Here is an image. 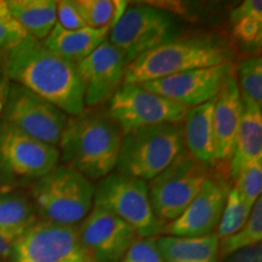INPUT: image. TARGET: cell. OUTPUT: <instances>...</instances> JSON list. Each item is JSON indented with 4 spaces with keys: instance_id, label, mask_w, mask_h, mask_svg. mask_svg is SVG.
Listing matches in <instances>:
<instances>
[{
    "instance_id": "cell-7",
    "label": "cell",
    "mask_w": 262,
    "mask_h": 262,
    "mask_svg": "<svg viewBox=\"0 0 262 262\" xmlns=\"http://www.w3.org/2000/svg\"><path fill=\"white\" fill-rule=\"evenodd\" d=\"M94 205L122 219L141 238L162 234L163 225L153 212L148 183L143 180L117 171L111 172L95 186Z\"/></svg>"
},
{
    "instance_id": "cell-29",
    "label": "cell",
    "mask_w": 262,
    "mask_h": 262,
    "mask_svg": "<svg viewBox=\"0 0 262 262\" xmlns=\"http://www.w3.org/2000/svg\"><path fill=\"white\" fill-rule=\"evenodd\" d=\"M27 33L12 17L5 0H0V54L14 49L27 37Z\"/></svg>"
},
{
    "instance_id": "cell-3",
    "label": "cell",
    "mask_w": 262,
    "mask_h": 262,
    "mask_svg": "<svg viewBox=\"0 0 262 262\" xmlns=\"http://www.w3.org/2000/svg\"><path fill=\"white\" fill-rule=\"evenodd\" d=\"M228 44L214 34L186 35L153 49L126 66L124 83L142 84L198 68L227 64Z\"/></svg>"
},
{
    "instance_id": "cell-30",
    "label": "cell",
    "mask_w": 262,
    "mask_h": 262,
    "mask_svg": "<svg viewBox=\"0 0 262 262\" xmlns=\"http://www.w3.org/2000/svg\"><path fill=\"white\" fill-rule=\"evenodd\" d=\"M120 262H165L156 244V237H139Z\"/></svg>"
},
{
    "instance_id": "cell-4",
    "label": "cell",
    "mask_w": 262,
    "mask_h": 262,
    "mask_svg": "<svg viewBox=\"0 0 262 262\" xmlns=\"http://www.w3.org/2000/svg\"><path fill=\"white\" fill-rule=\"evenodd\" d=\"M186 150L182 123H163L123 135L117 172L150 181Z\"/></svg>"
},
{
    "instance_id": "cell-13",
    "label": "cell",
    "mask_w": 262,
    "mask_h": 262,
    "mask_svg": "<svg viewBox=\"0 0 262 262\" xmlns=\"http://www.w3.org/2000/svg\"><path fill=\"white\" fill-rule=\"evenodd\" d=\"M77 229L93 262H120L139 238L129 224L95 205Z\"/></svg>"
},
{
    "instance_id": "cell-8",
    "label": "cell",
    "mask_w": 262,
    "mask_h": 262,
    "mask_svg": "<svg viewBox=\"0 0 262 262\" xmlns=\"http://www.w3.org/2000/svg\"><path fill=\"white\" fill-rule=\"evenodd\" d=\"M60 163L57 147L47 145L9 125L0 123V185L34 183Z\"/></svg>"
},
{
    "instance_id": "cell-27",
    "label": "cell",
    "mask_w": 262,
    "mask_h": 262,
    "mask_svg": "<svg viewBox=\"0 0 262 262\" xmlns=\"http://www.w3.org/2000/svg\"><path fill=\"white\" fill-rule=\"evenodd\" d=\"M86 27H112L116 22V2L111 0H74Z\"/></svg>"
},
{
    "instance_id": "cell-12",
    "label": "cell",
    "mask_w": 262,
    "mask_h": 262,
    "mask_svg": "<svg viewBox=\"0 0 262 262\" xmlns=\"http://www.w3.org/2000/svg\"><path fill=\"white\" fill-rule=\"evenodd\" d=\"M11 262H93L75 226L37 221L16 239Z\"/></svg>"
},
{
    "instance_id": "cell-35",
    "label": "cell",
    "mask_w": 262,
    "mask_h": 262,
    "mask_svg": "<svg viewBox=\"0 0 262 262\" xmlns=\"http://www.w3.org/2000/svg\"><path fill=\"white\" fill-rule=\"evenodd\" d=\"M17 238V235L15 234L0 232V258H2V260H10L12 253V248H14V244Z\"/></svg>"
},
{
    "instance_id": "cell-28",
    "label": "cell",
    "mask_w": 262,
    "mask_h": 262,
    "mask_svg": "<svg viewBox=\"0 0 262 262\" xmlns=\"http://www.w3.org/2000/svg\"><path fill=\"white\" fill-rule=\"evenodd\" d=\"M234 181L233 188L248 205L253 206L262 192V162L249 165Z\"/></svg>"
},
{
    "instance_id": "cell-24",
    "label": "cell",
    "mask_w": 262,
    "mask_h": 262,
    "mask_svg": "<svg viewBox=\"0 0 262 262\" xmlns=\"http://www.w3.org/2000/svg\"><path fill=\"white\" fill-rule=\"evenodd\" d=\"M262 242V198L257 199L253 205L250 216L243 227L234 234L220 241V258L228 256L234 251L245 249Z\"/></svg>"
},
{
    "instance_id": "cell-9",
    "label": "cell",
    "mask_w": 262,
    "mask_h": 262,
    "mask_svg": "<svg viewBox=\"0 0 262 262\" xmlns=\"http://www.w3.org/2000/svg\"><path fill=\"white\" fill-rule=\"evenodd\" d=\"M208 178L205 166L185 150L164 171L150 180L149 201L163 228L186 210Z\"/></svg>"
},
{
    "instance_id": "cell-20",
    "label": "cell",
    "mask_w": 262,
    "mask_h": 262,
    "mask_svg": "<svg viewBox=\"0 0 262 262\" xmlns=\"http://www.w3.org/2000/svg\"><path fill=\"white\" fill-rule=\"evenodd\" d=\"M110 29L111 27H85L77 31H67L56 24L50 34L41 42L58 56L77 64L107 40Z\"/></svg>"
},
{
    "instance_id": "cell-6",
    "label": "cell",
    "mask_w": 262,
    "mask_h": 262,
    "mask_svg": "<svg viewBox=\"0 0 262 262\" xmlns=\"http://www.w3.org/2000/svg\"><path fill=\"white\" fill-rule=\"evenodd\" d=\"M183 25L178 16L152 5L126 6L110 29L108 41L129 64L141 55L183 37Z\"/></svg>"
},
{
    "instance_id": "cell-21",
    "label": "cell",
    "mask_w": 262,
    "mask_h": 262,
    "mask_svg": "<svg viewBox=\"0 0 262 262\" xmlns=\"http://www.w3.org/2000/svg\"><path fill=\"white\" fill-rule=\"evenodd\" d=\"M156 244L165 262H221L216 233L196 238L162 234Z\"/></svg>"
},
{
    "instance_id": "cell-34",
    "label": "cell",
    "mask_w": 262,
    "mask_h": 262,
    "mask_svg": "<svg viewBox=\"0 0 262 262\" xmlns=\"http://www.w3.org/2000/svg\"><path fill=\"white\" fill-rule=\"evenodd\" d=\"M221 262H262V245L256 244L229 254Z\"/></svg>"
},
{
    "instance_id": "cell-25",
    "label": "cell",
    "mask_w": 262,
    "mask_h": 262,
    "mask_svg": "<svg viewBox=\"0 0 262 262\" xmlns=\"http://www.w3.org/2000/svg\"><path fill=\"white\" fill-rule=\"evenodd\" d=\"M238 89L242 102L262 110V61L260 56L248 57L238 67Z\"/></svg>"
},
{
    "instance_id": "cell-26",
    "label": "cell",
    "mask_w": 262,
    "mask_h": 262,
    "mask_svg": "<svg viewBox=\"0 0 262 262\" xmlns=\"http://www.w3.org/2000/svg\"><path fill=\"white\" fill-rule=\"evenodd\" d=\"M253 206L248 205L241 195L238 194L234 188L228 192L227 198H226L225 208L222 211L220 222H219L217 229H216V235L219 241L234 234L239 229L243 227L245 222L248 221L250 216Z\"/></svg>"
},
{
    "instance_id": "cell-10",
    "label": "cell",
    "mask_w": 262,
    "mask_h": 262,
    "mask_svg": "<svg viewBox=\"0 0 262 262\" xmlns=\"http://www.w3.org/2000/svg\"><path fill=\"white\" fill-rule=\"evenodd\" d=\"M3 117V122L9 125L57 148L70 118L60 108L16 83L8 86Z\"/></svg>"
},
{
    "instance_id": "cell-14",
    "label": "cell",
    "mask_w": 262,
    "mask_h": 262,
    "mask_svg": "<svg viewBox=\"0 0 262 262\" xmlns=\"http://www.w3.org/2000/svg\"><path fill=\"white\" fill-rule=\"evenodd\" d=\"M231 63L198 68L140 84L146 90L181 104L187 110L215 100L231 75Z\"/></svg>"
},
{
    "instance_id": "cell-18",
    "label": "cell",
    "mask_w": 262,
    "mask_h": 262,
    "mask_svg": "<svg viewBox=\"0 0 262 262\" xmlns=\"http://www.w3.org/2000/svg\"><path fill=\"white\" fill-rule=\"evenodd\" d=\"M243 103V102H242ZM262 162V110L243 103L228 173L235 180L245 168Z\"/></svg>"
},
{
    "instance_id": "cell-22",
    "label": "cell",
    "mask_w": 262,
    "mask_h": 262,
    "mask_svg": "<svg viewBox=\"0 0 262 262\" xmlns=\"http://www.w3.org/2000/svg\"><path fill=\"white\" fill-rule=\"evenodd\" d=\"M6 5L29 37L39 41L44 40L57 24L54 0H6Z\"/></svg>"
},
{
    "instance_id": "cell-17",
    "label": "cell",
    "mask_w": 262,
    "mask_h": 262,
    "mask_svg": "<svg viewBox=\"0 0 262 262\" xmlns=\"http://www.w3.org/2000/svg\"><path fill=\"white\" fill-rule=\"evenodd\" d=\"M243 113L237 78L232 73L215 98L212 112L215 164L228 163L233 155L234 141Z\"/></svg>"
},
{
    "instance_id": "cell-19",
    "label": "cell",
    "mask_w": 262,
    "mask_h": 262,
    "mask_svg": "<svg viewBox=\"0 0 262 262\" xmlns=\"http://www.w3.org/2000/svg\"><path fill=\"white\" fill-rule=\"evenodd\" d=\"M215 100L188 110L183 119V140L186 150L205 168L215 164L212 112Z\"/></svg>"
},
{
    "instance_id": "cell-31",
    "label": "cell",
    "mask_w": 262,
    "mask_h": 262,
    "mask_svg": "<svg viewBox=\"0 0 262 262\" xmlns=\"http://www.w3.org/2000/svg\"><path fill=\"white\" fill-rule=\"evenodd\" d=\"M56 16L57 25L67 31H77L86 27L74 0L56 2Z\"/></svg>"
},
{
    "instance_id": "cell-33",
    "label": "cell",
    "mask_w": 262,
    "mask_h": 262,
    "mask_svg": "<svg viewBox=\"0 0 262 262\" xmlns=\"http://www.w3.org/2000/svg\"><path fill=\"white\" fill-rule=\"evenodd\" d=\"M245 17L262 18L261 0H245L241 5H238L237 8L233 9V11L231 12V16H229L232 24H235L239 19Z\"/></svg>"
},
{
    "instance_id": "cell-2",
    "label": "cell",
    "mask_w": 262,
    "mask_h": 262,
    "mask_svg": "<svg viewBox=\"0 0 262 262\" xmlns=\"http://www.w3.org/2000/svg\"><path fill=\"white\" fill-rule=\"evenodd\" d=\"M122 139V130L107 111L85 108L68 118L58 145L60 160L90 181H100L116 169Z\"/></svg>"
},
{
    "instance_id": "cell-37",
    "label": "cell",
    "mask_w": 262,
    "mask_h": 262,
    "mask_svg": "<svg viewBox=\"0 0 262 262\" xmlns=\"http://www.w3.org/2000/svg\"><path fill=\"white\" fill-rule=\"evenodd\" d=\"M0 262H6L5 260H2V258H0Z\"/></svg>"
},
{
    "instance_id": "cell-1",
    "label": "cell",
    "mask_w": 262,
    "mask_h": 262,
    "mask_svg": "<svg viewBox=\"0 0 262 262\" xmlns=\"http://www.w3.org/2000/svg\"><path fill=\"white\" fill-rule=\"evenodd\" d=\"M3 70L9 80L60 108L67 116L85 110L84 88L77 64L49 50L27 35L4 55Z\"/></svg>"
},
{
    "instance_id": "cell-16",
    "label": "cell",
    "mask_w": 262,
    "mask_h": 262,
    "mask_svg": "<svg viewBox=\"0 0 262 262\" xmlns=\"http://www.w3.org/2000/svg\"><path fill=\"white\" fill-rule=\"evenodd\" d=\"M228 191L221 182L206 179L186 210L163 228L162 234L196 238L215 233Z\"/></svg>"
},
{
    "instance_id": "cell-5",
    "label": "cell",
    "mask_w": 262,
    "mask_h": 262,
    "mask_svg": "<svg viewBox=\"0 0 262 262\" xmlns=\"http://www.w3.org/2000/svg\"><path fill=\"white\" fill-rule=\"evenodd\" d=\"M95 186L77 170L58 164L48 175L32 183L35 212L44 221L75 226L94 206Z\"/></svg>"
},
{
    "instance_id": "cell-36",
    "label": "cell",
    "mask_w": 262,
    "mask_h": 262,
    "mask_svg": "<svg viewBox=\"0 0 262 262\" xmlns=\"http://www.w3.org/2000/svg\"><path fill=\"white\" fill-rule=\"evenodd\" d=\"M6 79H8V78H6V75L4 73V70H3V67H0V112H3L6 91H8L9 86V84L6 83Z\"/></svg>"
},
{
    "instance_id": "cell-11",
    "label": "cell",
    "mask_w": 262,
    "mask_h": 262,
    "mask_svg": "<svg viewBox=\"0 0 262 262\" xmlns=\"http://www.w3.org/2000/svg\"><path fill=\"white\" fill-rule=\"evenodd\" d=\"M107 112L124 135L157 124L182 123L188 110L140 84L124 83L108 102Z\"/></svg>"
},
{
    "instance_id": "cell-15",
    "label": "cell",
    "mask_w": 262,
    "mask_h": 262,
    "mask_svg": "<svg viewBox=\"0 0 262 262\" xmlns=\"http://www.w3.org/2000/svg\"><path fill=\"white\" fill-rule=\"evenodd\" d=\"M126 66L124 55L108 39L93 54L78 62V73L84 88L85 108H98L110 102L124 84Z\"/></svg>"
},
{
    "instance_id": "cell-23",
    "label": "cell",
    "mask_w": 262,
    "mask_h": 262,
    "mask_svg": "<svg viewBox=\"0 0 262 262\" xmlns=\"http://www.w3.org/2000/svg\"><path fill=\"white\" fill-rule=\"evenodd\" d=\"M37 222L32 201L22 193L0 189V232L19 237Z\"/></svg>"
},
{
    "instance_id": "cell-32",
    "label": "cell",
    "mask_w": 262,
    "mask_h": 262,
    "mask_svg": "<svg viewBox=\"0 0 262 262\" xmlns=\"http://www.w3.org/2000/svg\"><path fill=\"white\" fill-rule=\"evenodd\" d=\"M233 34L239 41L260 47L262 38V18L245 17L233 24Z\"/></svg>"
}]
</instances>
